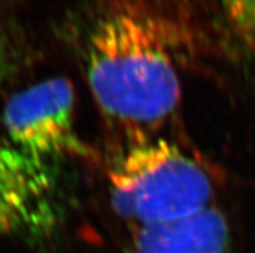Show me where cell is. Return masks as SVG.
<instances>
[{
  "label": "cell",
  "mask_w": 255,
  "mask_h": 253,
  "mask_svg": "<svg viewBox=\"0 0 255 253\" xmlns=\"http://www.w3.org/2000/svg\"><path fill=\"white\" fill-rule=\"evenodd\" d=\"M165 26L133 4L108 10L92 27L87 79L104 116L131 145L150 140L174 115L181 89Z\"/></svg>",
  "instance_id": "1"
},
{
  "label": "cell",
  "mask_w": 255,
  "mask_h": 253,
  "mask_svg": "<svg viewBox=\"0 0 255 253\" xmlns=\"http://www.w3.org/2000/svg\"><path fill=\"white\" fill-rule=\"evenodd\" d=\"M108 179L116 212L139 228L209 208L213 195L206 170L163 138L128 146Z\"/></svg>",
  "instance_id": "2"
},
{
  "label": "cell",
  "mask_w": 255,
  "mask_h": 253,
  "mask_svg": "<svg viewBox=\"0 0 255 253\" xmlns=\"http://www.w3.org/2000/svg\"><path fill=\"white\" fill-rule=\"evenodd\" d=\"M74 86L52 78L16 93L6 102L3 124L14 148L43 164L83 155L74 127Z\"/></svg>",
  "instance_id": "3"
},
{
  "label": "cell",
  "mask_w": 255,
  "mask_h": 253,
  "mask_svg": "<svg viewBox=\"0 0 255 253\" xmlns=\"http://www.w3.org/2000/svg\"><path fill=\"white\" fill-rule=\"evenodd\" d=\"M52 190L47 164L0 144V235L42 228L51 217Z\"/></svg>",
  "instance_id": "4"
},
{
  "label": "cell",
  "mask_w": 255,
  "mask_h": 253,
  "mask_svg": "<svg viewBox=\"0 0 255 253\" xmlns=\"http://www.w3.org/2000/svg\"><path fill=\"white\" fill-rule=\"evenodd\" d=\"M228 225L211 207L171 221L140 226L135 251L141 253H226Z\"/></svg>",
  "instance_id": "5"
},
{
  "label": "cell",
  "mask_w": 255,
  "mask_h": 253,
  "mask_svg": "<svg viewBox=\"0 0 255 253\" xmlns=\"http://www.w3.org/2000/svg\"><path fill=\"white\" fill-rule=\"evenodd\" d=\"M226 12L233 29L255 49V1H230L226 4Z\"/></svg>",
  "instance_id": "6"
},
{
  "label": "cell",
  "mask_w": 255,
  "mask_h": 253,
  "mask_svg": "<svg viewBox=\"0 0 255 253\" xmlns=\"http://www.w3.org/2000/svg\"><path fill=\"white\" fill-rule=\"evenodd\" d=\"M6 68V49H5V43L4 39L0 34V82L3 79L4 73H5Z\"/></svg>",
  "instance_id": "7"
},
{
  "label": "cell",
  "mask_w": 255,
  "mask_h": 253,
  "mask_svg": "<svg viewBox=\"0 0 255 253\" xmlns=\"http://www.w3.org/2000/svg\"><path fill=\"white\" fill-rule=\"evenodd\" d=\"M133 253H141V252H137V251H135V250H133Z\"/></svg>",
  "instance_id": "8"
}]
</instances>
